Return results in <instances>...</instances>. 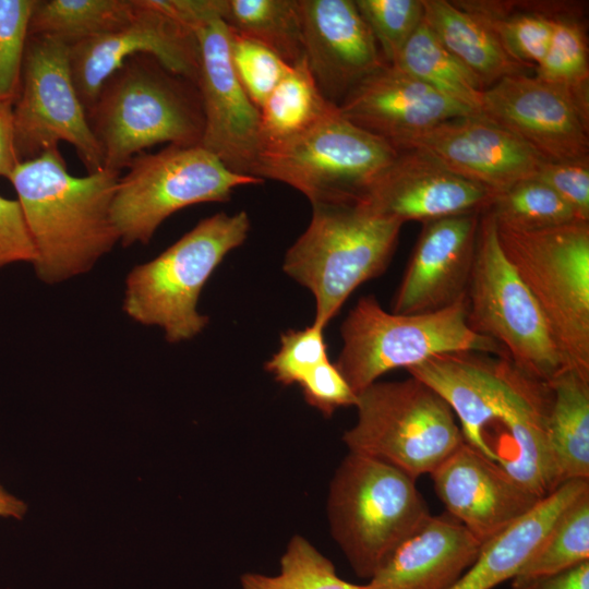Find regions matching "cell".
Masks as SVG:
<instances>
[{
	"mask_svg": "<svg viewBox=\"0 0 589 589\" xmlns=\"http://www.w3.org/2000/svg\"><path fill=\"white\" fill-rule=\"evenodd\" d=\"M423 22L441 44L485 86L526 68L505 52L493 33L473 15L447 0H422Z\"/></svg>",
	"mask_w": 589,
	"mask_h": 589,
	"instance_id": "4316f807",
	"label": "cell"
},
{
	"mask_svg": "<svg viewBox=\"0 0 589 589\" xmlns=\"http://www.w3.org/2000/svg\"><path fill=\"white\" fill-rule=\"evenodd\" d=\"M134 1L135 11L125 24L70 47L72 80L86 112L104 81L134 55H149L196 84L200 52L194 31L155 0Z\"/></svg>",
	"mask_w": 589,
	"mask_h": 589,
	"instance_id": "5bb4252c",
	"label": "cell"
},
{
	"mask_svg": "<svg viewBox=\"0 0 589 589\" xmlns=\"http://www.w3.org/2000/svg\"><path fill=\"white\" fill-rule=\"evenodd\" d=\"M354 3L385 62L393 64L423 21L422 0H357Z\"/></svg>",
	"mask_w": 589,
	"mask_h": 589,
	"instance_id": "8d00e7d4",
	"label": "cell"
},
{
	"mask_svg": "<svg viewBox=\"0 0 589 589\" xmlns=\"http://www.w3.org/2000/svg\"><path fill=\"white\" fill-rule=\"evenodd\" d=\"M546 384L552 396L548 438L555 485L589 480V378L566 369Z\"/></svg>",
	"mask_w": 589,
	"mask_h": 589,
	"instance_id": "484cf974",
	"label": "cell"
},
{
	"mask_svg": "<svg viewBox=\"0 0 589 589\" xmlns=\"http://www.w3.org/2000/svg\"><path fill=\"white\" fill-rule=\"evenodd\" d=\"M249 230L243 211L204 218L157 257L129 273L123 311L141 324L160 327L169 342L195 337L208 323L197 311L201 291Z\"/></svg>",
	"mask_w": 589,
	"mask_h": 589,
	"instance_id": "5b68a950",
	"label": "cell"
},
{
	"mask_svg": "<svg viewBox=\"0 0 589 589\" xmlns=\"http://www.w3.org/2000/svg\"><path fill=\"white\" fill-rule=\"evenodd\" d=\"M497 235L544 317L564 370L589 378V221L536 231L497 226Z\"/></svg>",
	"mask_w": 589,
	"mask_h": 589,
	"instance_id": "8992f818",
	"label": "cell"
},
{
	"mask_svg": "<svg viewBox=\"0 0 589 589\" xmlns=\"http://www.w3.org/2000/svg\"><path fill=\"white\" fill-rule=\"evenodd\" d=\"M27 510L26 504L10 494L5 489L0 485V516L12 517L15 519H22Z\"/></svg>",
	"mask_w": 589,
	"mask_h": 589,
	"instance_id": "bcb514c9",
	"label": "cell"
},
{
	"mask_svg": "<svg viewBox=\"0 0 589 589\" xmlns=\"http://www.w3.org/2000/svg\"><path fill=\"white\" fill-rule=\"evenodd\" d=\"M473 15L496 37L505 52L525 68H536L544 58L553 34V19L565 13L541 5L507 1H453Z\"/></svg>",
	"mask_w": 589,
	"mask_h": 589,
	"instance_id": "f1b7e54d",
	"label": "cell"
},
{
	"mask_svg": "<svg viewBox=\"0 0 589 589\" xmlns=\"http://www.w3.org/2000/svg\"><path fill=\"white\" fill-rule=\"evenodd\" d=\"M510 589H589V561L558 574L512 581Z\"/></svg>",
	"mask_w": 589,
	"mask_h": 589,
	"instance_id": "ee69618b",
	"label": "cell"
},
{
	"mask_svg": "<svg viewBox=\"0 0 589 589\" xmlns=\"http://www.w3.org/2000/svg\"><path fill=\"white\" fill-rule=\"evenodd\" d=\"M406 149L432 155L493 196L534 178L544 161L520 139L480 113L442 122L408 141L400 151Z\"/></svg>",
	"mask_w": 589,
	"mask_h": 589,
	"instance_id": "2e32d148",
	"label": "cell"
},
{
	"mask_svg": "<svg viewBox=\"0 0 589 589\" xmlns=\"http://www.w3.org/2000/svg\"><path fill=\"white\" fill-rule=\"evenodd\" d=\"M340 333L335 365L356 395L388 371L407 370L436 354H505L497 342L470 328L467 299L435 312L397 314L382 309L374 296L361 297Z\"/></svg>",
	"mask_w": 589,
	"mask_h": 589,
	"instance_id": "52a82bcc",
	"label": "cell"
},
{
	"mask_svg": "<svg viewBox=\"0 0 589 589\" xmlns=\"http://www.w3.org/2000/svg\"><path fill=\"white\" fill-rule=\"evenodd\" d=\"M357 421L344 433L349 452L396 467L414 480L465 443L448 405L413 376L374 382L357 395Z\"/></svg>",
	"mask_w": 589,
	"mask_h": 589,
	"instance_id": "ba28073f",
	"label": "cell"
},
{
	"mask_svg": "<svg viewBox=\"0 0 589 589\" xmlns=\"http://www.w3.org/2000/svg\"><path fill=\"white\" fill-rule=\"evenodd\" d=\"M402 225L357 203L312 204L310 224L283 267L313 293V324L325 328L361 284L383 274Z\"/></svg>",
	"mask_w": 589,
	"mask_h": 589,
	"instance_id": "3957f363",
	"label": "cell"
},
{
	"mask_svg": "<svg viewBox=\"0 0 589 589\" xmlns=\"http://www.w3.org/2000/svg\"><path fill=\"white\" fill-rule=\"evenodd\" d=\"M589 561V490L556 519L542 544L512 579L524 581L558 574Z\"/></svg>",
	"mask_w": 589,
	"mask_h": 589,
	"instance_id": "836d02e7",
	"label": "cell"
},
{
	"mask_svg": "<svg viewBox=\"0 0 589 589\" xmlns=\"http://www.w3.org/2000/svg\"><path fill=\"white\" fill-rule=\"evenodd\" d=\"M589 480H572L541 498L528 513L484 542L472 564L448 589H493L513 579L536 554L560 515Z\"/></svg>",
	"mask_w": 589,
	"mask_h": 589,
	"instance_id": "d4e9b609",
	"label": "cell"
},
{
	"mask_svg": "<svg viewBox=\"0 0 589 589\" xmlns=\"http://www.w3.org/2000/svg\"><path fill=\"white\" fill-rule=\"evenodd\" d=\"M486 209L497 226L516 231L543 230L578 220L572 208L536 178L520 181L493 196Z\"/></svg>",
	"mask_w": 589,
	"mask_h": 589,
	"instance_id": "e575fe53",
	"label": "cell"
},
{
	"mask_svg": "<svg viewBox=\"0 0 589 589\" xmlns=\"http://www.w3.org/2000/svg\"><path fill=\"white\" fill-rule=\"evenodd\" d=\"M498 364L503 378L500 420L516 446L514 457L501 466L542 498L556 489L548 438L551 390L545 382L528 376L505 357Z\"/></svg>",
	"mask_w": 589,
	"mask_h": 589,
	"instance_id": "cb8c5ba5",
	"label": "cell"
},
{
	"mask_svg": "<svg viewBox=\"0 0 589 589\" xmlns=\"http://www.w3.org/2000/svg\"><path fill=\"white\" fill-rule=\"evenodd\" d=\"M479 352H446L407 369L434 390L458 418L465 442L501 464L484 438L485 426L501 417L503 378L498 360Z\"/></svg>",
	"mask_w": 589,
	"mask_h": 589,
	"instance_id": "603a6c76",
	"label": "cell"
},
{
	"mask_svg": "<svg viewBox=\"0 0 589 589\" xmlns=\"http://www.w3.org/2000/svg\"><path fill=\"white\" fill-rule=\"evenodd\" d=\"M536 77L566 93L589 116V64L585 29L566 14L553 19V34Z\"/></svg>",
	"mask_w": 589,
	"mask_h": 589,
	"instance_id": "d6a6232c",
	"label": "cell"
},
{
	"mask_svg": "<svg viewBox=\"0 0 589 589\" xmlns=\"http://www.w3.org/2000/svg\"><path fill=\"white\" fill-rule=\"evenodd\" d=\"M86 113L104 169L117 172L156 144L200 146L204 131L196 84L144 53L125 59L104 81Z\"/></svg>",
	"mask_w": 589,
	"mask_h": 589,
	"instance_id": "7a4b0ae2",
	"label": "cell"
},
{
	"mask_svg": "<svg viewBox=\"0 0 589 589\" xmlns=\"http://www.w3.org/2000/svg\"><path fill=\"white\" fill-rule=\"evenodd\" d=\"M242 589H364L340 578L334 564L305 538L294 536L280 560L276 576L244 574Z\"/></svg>",
	"mask_w": 589,
	"mask_h": 589,
	"instance_id": "d590c367",
	"label": "cell"
},
{
	"mask_svg": "<svg viewBox=\"0 0 589 589\" xmlns=\"http://www.w3.org/2000/svg\"><path fill=\"white\" fill-rule=\"evenodd\" d=\"M492 199L485 189L457 176L432 155L406 149L398 152L357 204L405 224L482 213Z\"/></svg>",
	"mask_w": 589,
	"mask_h": 589,
	"instance_id": "e0dca14e",
	"label": "cell"
},
{
	"mask_svg": "<svg viewBox=\"0 0 589 589\" xmlns=\"http://www.w3.org/2000/svg\"><path fill=\"white\" fill-rule=\"evenodd\" d=\"M333 106L320 92L303 55L259 109L262 152L301 134Z\"/></svg>",
	"mask_w": 589,
	"mask_h": 589,
	"instance_id": "83f0119b",
	"label": "cell"
},
{
	"mask_svg": "<svg viewBox=\"0 0 589 589\" xmlns=\"http://www.w3.org/2000/svg\"><path fill=\"white\" fill-rule=\"evenodd\" d=\"M192 29L199 41L196 86L204 116L200 146L231 171L254 177L262 153L260 110L235 73L228 27L213 16Z\"/></svg>",
	"mask_w": 589,
	"mask_h": 589,
	"instance_id": "4fadbf2b",
	"label": "cell"
},
{
	"mask_svg": "<svg viewBox=\"0 0 589 589\" xmlns=\"http://www.w3.org/2000/svg\"><path fill=\"white\" fill-rule=\"evenodd\" d=\"M229 48L235 73L251 101L260 109L288 74L291 65L265 46L229 28Z\"/></svg>",
	"mask_w": 589,
	"mask_h": 589,
	"instance_id": "74e56055",
	"label": "cell"
},
{
	"mask_svg": "<svg viewBox=\"0 0 589 589\" xmlns=\"http://www.w3.org/2000/svg\"><path fill=\"white\" fill-rule=\"evenodd\" d=\"M482 543L449 514L430 515L369 579L364 589H448Z\"/></svg>",
	"mask_w": 589,
	"mask_h": 589,
	"instance_id": "7402d4cb",
	"label": "cell"
},
{
	"mask_svg": "<svg viewBox=\"0 0 589 589\" xmlns=\"http://www.w3.org/2000/svg\"><path fill=\"white\" fill-rule=\"evenodd\" d=\"M36 0H0V100L13 105L20 88Z\"/></svg>",
	"mask_w": 589,
	"mask_h": 589,
	"instance_id": "f35d334b",
	"label": "cell"
},
{
	"mask_svg": "<svg viewBox=\"0 0 589 589\" xmlns=\"http://www.w3.org/2000/svg\"><path fill=\"white\" fill-rule=\"evenodd\" d=\"M12 124L19 163L64 141L88 173L104 169L101 149L72 80L70 47L60 41L28 36Z\"/></svg>",
	"mask_w": 589,
	"mask_h": 589,
	"instance_id": "7c38bea8",
	"label": "cell"
},
{
	"mask_svg": "<svg viewBox=\"0 0 589 589\" xmlns=\"http://www.w3.org/2000/svg\"><path fill=\"white\" fill-rule=\"evenodd\" d=\"M390 65L422 81L471 111L480 113L485 86L441 44L423 21Z\"/></svg>",
	"mask_w": 589,
	"mask_h": 589,
	"instance_id": "4dcf8cb0",
	"label": "cell"
},
{
	"mask_svg": "<svg viewBox=\"0 0 589 589\" xmlns=\"http://www.w3.org/2000/svg\"><path fill=\"white\" fill-rule=\"evenodd\" d=\"M19 164L12 124V104L0 100V178L9 179Z\"/></svg>",
	"mask_w": 589,
	"mask_h": 589,
	"instance_id": "f6af8a7d",
	"label": "cell"
},
{
	"mask_svg": "<svg viewBox=\"0 0 589 589\" xmlns=\"http://www.w3.org/2000/svg\"><path fill=\"white\" fill-rule=\"evenodd\" d=\"M134 11V0H36L28 36L72 47L122 26Z\"/></svg>",
	"mask_w": 589,
	"mask_h": 589,
	"instance_id": "1f68e13d",
	"label": "cell"
},
{
	"mask_svg": "<svg viewBox=\"0 0 589 589\" xmlns=\"http://www.w3.org/2000/svg\"><path fill=\"white\" fill-rule=\"evenodd\" d=\"M323 330V327L312 324L303 329L285 332L279 351L265 363L266 371L283 385L299 384L328 358Z\"/></svg>",
	"mask_w": 589,
	"mask_h": 589,
	"instance_id": "ab89813d",
	"label": "cell"
},
{
	"mask_svg": "<svg viewBox=\"0 0 589 589\" xmlns=\"http://www.w3.org/2000/svg\"><path fill=\"white\" fill-rule=\"evenodd\" d=\"M120 172L72 176L58 146L21 161L9 177L29 231L32 263L46 284L89 271L119 242L110 215Z\"/></svg>",
	"mask_w": 589,
	"mask_h": 589,
	"instance_id": "6da1fadb",
	"label": "cell"
},
{
	"mask_svg": "<svg viewBox=\"0 0 589 589\" xmlns=\"http://www.w3.org/2000/svg\"><path fill=\"white\" fill-rule=\"evenodd\" d=\"M534 178L551 188L580 221H589V159L544 160Z\"/></svg>",
	"mask_w": 589,
	"mask_h": 589,
	"instance_id": "60d3db41",
	"label": "cell"
},
{
	"mask_svg": "<svg viewBox=\"0 0 589 589\" xmlns=\"http://www.w3.org/2000/svg\"><path fill=\"white\" fill-rule=\"evenodd\" d=\"M467 322L473 332L497 342L505 358L532 378L546 383L564 370L544 317L504 254L488 209L480 214Z\"/></svg>",
	"mask_w": 589,
	"mask_h": 589,
	"instance_id": "8fae6325",
	"label": "cell"
},
{
	"mask_svg": "<svg viewBox=\"0 0 589 589\" xmlns=\"http://www.w3.org/2000/svg\"><path fill=\"white\" fill-rule=\"evenodd\" d=\"M430 515L413 478L365 455L349 452L329 484L330 533L360 578L370 579Z\"/></svg>",
	"mask_w": 589,
	"mask_h": 589,
	"instance_id": "277c9868",
	"label": "cell"
},
{
	"mask_svg": "<svg viewBox=\"0 0 589 589\" xmlns=\"http://www.w3.org/2000/svg\"><path fill=\"white\" fill-rule=\"evenodd\" d=\"M480 115L513 133L544 160L589 159V116L536 76H504L482 93Z\"/></svg>",
	"mask_w": 589,
	"mask_h": 589,
	"instance_id": "9a60e30c",
	"label": "cell"
},
{
	"mask_svg": "<svg viewBox=\"0 0 589 589\" xmlns=\"http://www.w3.org/2000/svg\"><path fill=\"white\" fill-rule=\"evenodd\" d=\"M397 154L333 106L301 134L265 148L254 177L288 184L311 204H353Z\"/></svg>",
	"mask_w": 589,
	"mask_h": 589,
	"instance_id": "9c48e42d",
	"label": "cell"
},
{
	"mask_svg": "<svg viewBox=\"0 0 589 589\" xmlns=\"http://www.w3.org/2000/svg\"><path fill=\"white\" fill-rule=\"evenodd\" d=\"M120 177L110 215L124 245L147 243L176 212L205 202H225L232 191L262 180L228 169L202 146L167 145L140 153Z\"/></svg>",
	"mask_w": 589,
	"mask_h": 589,
	"instance_id": "30bf717a",
	"label": "cell"
},
{
	"mask_svg": "<svg viewBox=\"0 0 589 589\" xmlns=\"http://www.w3.org/2000/svg\"><path fill=\"white\" fill-rule=\"evenodd\" d=\"M305 401L325 417L341 407L354 406L357 395L328 358L299 383Z\"/></svg>",
	"mask_w": 589,
	"mask_h": 589,
	"instance_id": "b9f144b4",
	"label": "cell"
},
{
	"mask_svg": "<svg viewBox=\"0 0 589 589\" xmlns=\"http://www.w3.org/2000/svg\"><path fill=\"white\" fill-rule=\"evenodd\" d=\"M480 214L423 223L395 293L392 312H435L467 299Z\"/></svg>",
	"mask_w": 589,
	"mask_h": 589,
	"instance_id": "ffe728a7",
	"label": "cell"
},
{
	"mask_svg": "<svg viewBox=\"0 0 589 589\" xmlns=\"http://www.w3.org/2000/svg\"><path fill=\"white\" fill-rule=\"evenodd\" d=\"M303 55L325 99L338 106L387 64L352 0H298Z\"/></svg>",
	"mask_w": 589,
	"mask_h": 589,
	"instance_id": "ac0fdd59",
	"label": "cell"
},
{
	"mask_svg": "<svg viewBox=\"0 0 589 589\" xmlns=\"http://www.w3.org/2000/svg\"><path fill=\"white\" fill-rule=\"evenodd\" d=\"M430 476L446 513L482 544L541 500L466 442Z\"/></svg>",
	"mask_w": 589,
	"mask_h": 589,
	"instance_id": "44dd1931",
	"label": "cell"
},
{
	"mask_svg": "<svg viewBox=\"0 0 589 589\" xmlns=\"http://www.w3.org/2000/svg\"><path fill=\"white\" fill-rule=\"evenodd\" d=\"M338 109L351 123L397 152L442 122L476 113L390 64L357 84Z\"/></svg>",
	"mask_w": 589,
	"mask_h": 589,
	"instance_id": "d6986e66",
	"label": "cell"
},
{
	"mask_svg": "<svg viewBox=\"0 0 589 589\" xmlns=\"http://www.w3.org/2000/svg\"><path fill=\"white\" fill-rule=\"evenodd\" d=\"M36 256L29 231L17 200L0 195V268L33 263Z\"/></svg>",
	"mask_w": 589,
	"mask_h": 589,
	"instance_id": "7bdbcfd3",
	"label": "cell"
},
{
	"mask_svg": "<svg viewBox=\"0 0 589 589\" xmlns=\"http://www.w3.org/2000/svg\"><path fill=\"white\" fill-rule=\"evenodd\" d=\"M227 27L252 39L292 65L303 57L298 0H218Z\"/></svg>",
	"mask_w": 589,
	"mask_h": 589,
	"instance_id": "f546056e",
	"label": "cell"
}]
</instances>
